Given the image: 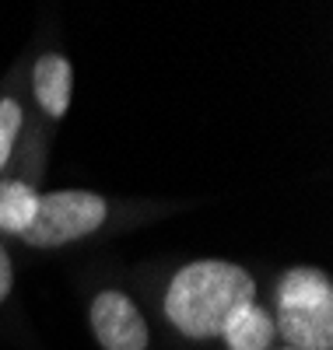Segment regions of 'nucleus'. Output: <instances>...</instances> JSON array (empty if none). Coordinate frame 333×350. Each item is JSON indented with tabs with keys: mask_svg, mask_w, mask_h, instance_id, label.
Instances as JSON below:
<instances>
[{
	"mask_svg": "<svg viewBox=\"0 0 333 350\" xmlns=\"http://www.w3.org/2000/svg\"><path fill=\"white\" fill-rule=\"evenodd\" d=\"M11 287H14V270H11V256L8 249L0 245V301H4L11 295Z\"/></svg>",
	"mask_w": 333,
	"mask_h": 350,
	"instance_id": "nucleus-9",
	"label": "nucleus"
},
{
	"mask_svg": "<svg viewBox=\"0 0 333 350\" xmlns=\"http://www.w3.org/2000/svg\"><path fill=\"white\" fill-rule=\"evenodd\" d=\"M278 329H274V315L260 308L256 301L242 305L232 312V319L221 329V340L228 350H270Z\"/></svg>",
	"mask_w": 333,
	"mask_h": 350,
	"instance_id": "nucleus-6",
	"label": "nucleus"
},
{
	"mask_svg": "<svg viewBox=\"0 0 333 350\" xmlns=\"http://www.w3.org/2000/svg\"><path fill=\"white\" fill-rule=\"evenodd\" d=\"M274 329L295 350H333V280L316 267H295L278 284Z\"/></svg>",
	"mask_w": 333,
	"mask_h": 350,
	"instance_id": "nucleus-2",
	"label": "nucleus"
},
{
	"mask_svg": "<svg viewBox=\"0 0 333 350\" xmlns=\"http://www.w3.org/2000/svg\"><path fill=\"white\" fill-rule=\"evenodd\" d=\"M109 217V203L106 196L92 189H56L39 196V211L32 228L21 235V242L36 245V249H60L71 245L84 235L99 231Z\"/></svg>",
	"mask_w": 333,
	"mask_h": 350,
	"instance_id": "nucleus-3",
	"label": "nucleus"
},
{
	"mask_svg": "<svg viewBox=\"0 0 333 350\" xmlns=\"http://www.w3.org/2000/svg\"><path fill=\"white\" fill-rule=\"evenodd\" d=\"M39 193L28 183H4L0 186V231L4 235H25L36 221Z\"/></svg>",
	"mask_w": 333,
	"mask_h": 350,
	"instance_id": "nucleus-7",
	"label": "nucleus"
},
{
	"mask_svg": "<svg viewBox=\"0 0 333 350\" xmlns=\"http://www.w3.org/2000/svg\"><path fill=\"white\" fill-rule=\"evenodd\" d=\"M270 350H295V347H270Z\"/></svg>",
	"mask_w": 333,
	"mask_h": 350,
	"instance_id": "nucleus-10",
	"label": "nucleus"
},
{
	"mask_svg": "<svg viewBox=\"0 0 333 350\" xmlns=\"http://www.w3.org/2000/svg\"><path fill=\"white\" fill-rule=\"evenodd\" d=\"M256 301V280L228 259H197L165 291V319L190 340H218L235 308Z\"/></svg>",
	"mask_w": 333,
	"mask_h": 350,
	"instance_id": "nucleus-1",
	"label": "nucleus"
},
{
	"mask_svg": "<svg viewBox=\"0 0 333 350\" xmlns=\"http://www.w3.org/2000/svg\"><path fill=\"white\" fill-rule=\"evenodd\" d=\"M92 329L102 350H144L147 323L123 291H102L92 301Z\"/></svg>",
	"mask_w": 333,
	"mask_h": 350,
	"instance_id": "nucleus-4",
	"label": "nucleus"
},
{
	"mask_svg": "<svg viewBox=\"0 0 333 350\" xmlns=\"http://www.w3.org/2000/svg\"><path fill=\"white\" fill-rule=\"evenodd\" d=\"M32 88H36V102L42 105L46 116L64 120L71 109V95H74V67L67 56L60 53H46L36 60L32 70Z\"/></svg>",
	"mask_w": 333,
	"mask_h": 350,
	"instance_id": "nucleus-5",
	"label": "nucleus"
},
{
	"mask_svg": "<svg viewBox=\"0 0 333 350\" xmlns=\"http://www.w3.org/2000/svg\"><path fill=\"white\" fill-rule=\"evenodd\" d=\"M21 123H25L21 102L0 98V172H4V165L11 161V151H14V144H18Z\"/></svg>",
	"mask_w": 333,
	"mask_h": 350,
	"instance_id": "nucleus-8",
	"label": "nucleus"
}]
</instances>
